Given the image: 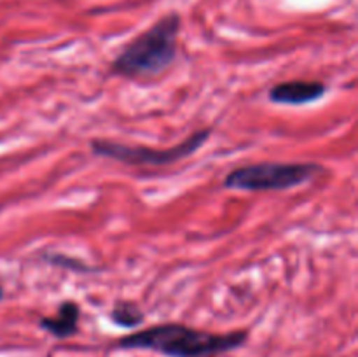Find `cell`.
<instances>
[{
	"label": "cell",
	"instance_id": "cell-2",
	"mask_svg": "<svg viewBox=\"0 0 358 357\" xmlns=\"http://www.w3.org/2000/svg\"><path fill=\"white\" fill-rule=\"evenodd\" d=\"M180 27L178 13L161 16L122 48L112 62V72L126 79H150L163 74L177 59Z\"/></svg>",
	"mask_w": 358,
	"mask_h": 357
},
{
	"label": "cell",
	"instance_id": "cell-8",
	"mask_svg": "<svg viewBox=\"0 0 358 357\" xmlns=\"http://www.w3.org/2000/svg\"><path fill=\"white\" fill-rule=\"evenodd\" d=\"M3 298V289H2V286H0V300H2Z\"/></svg>",
	"mask_w": 358,
	"mask_h": 357
},
{
	"label": "cell",
	"instance_id": "cell-1",
	"mask_svg": "<svg viewBox=\"0 0 358 357\" xmlns=\"http://www.w3.org/2000/svg\"><path fill=\"white\" fill-rule=\"evenodd\" d=\"M247 338L248 331L217 335L178 322H166L122 336L115 342V346L126 350H152L166 357H210L240 349Z\"/></svg>",
	"mask_w": 358,
	"mask_h": 357
},
{
	"label": "cell",
	"instance_id": "cell-3",
	"mask_svg": "<svg viewBox=\"0 0 358 357\" xmlns=\"http://www.w3.org/2000/svg\"><path fill=\"white\" fill-rule=\"evenodd\" d=\"M324 167L311 161H292V163H278V161H264V163L245 164L231 170L224 177L222 186L233 191H289L299 188L306 182L313 181Z\"/></svg>",
	"mask_w": 358,
	"mask_h": 357
},
{
	"label": "cell",
	"instance_id": "cell-6",
	"mask_svg": "<svg viewBox=\"0 0 358 357\" xmlns=\"http://www.w3.org/2000/svg\"><path fill=\"white\" fill-rule=\"evenodd\" d=\"M79 317H80V307L72 300L62 301L56 310L55 315H45L41 317L38 326L41 329L48 331L49 335L55 336L58 340L70 338L79 329Z\"/></svg>",
	"mask_w": 358,
	"mask_h": 357
},
{
	"label": "cell",
	"instance_id": "cell-5",
	"mask_svg": "<svg viewBox=\"0 0 358 357\" xmlns=\"http://www.w3.org/2000/svg\"><path fill=\"white\" fill-rule=\"evenodd\" d=\"M327 93V84L322 80H285L269 88L268 98L269 102L278 105H292V107H301V105L313 104L320 100Z\"/></svg>",
	"mask_w": 358,
	"mask_h": 357
},
{
	"label": "cell",
	"instance_id": "cell-4",
	"mask_svg": "<svg viewBox=\"0 0 358 357\" xmlns=\"http://www.w3.org/2000/svg\"><path fill=\"white\" fill-rule=\"evenodd\" d=\"M212 135V128H201L191 133L177 146L166 149L140 146V144H124L110 139H94L90 142L91 153L107 160L119 161L128 167H166L177 163L194 154Z\"/></svg>",
	"mask_w": 358,
	"mask_h": 357
},
{
	"label": "cell",
	"instance_id": "cell-7",
	"mask_svg": "<svg viewBox=\"0 0 358 357\" xmlns=\"http://www.w3.org/2000/svg\"><path fill=\"white\" fill-rule=\"evenodd\" d=\"M108 318L119 328L135 329L143 324L145 315H143L142 308L133 301H117L108 314Z\"/></svg>",
	"mask_w": 358,
	"mask_h": 357
}]
</instances>
